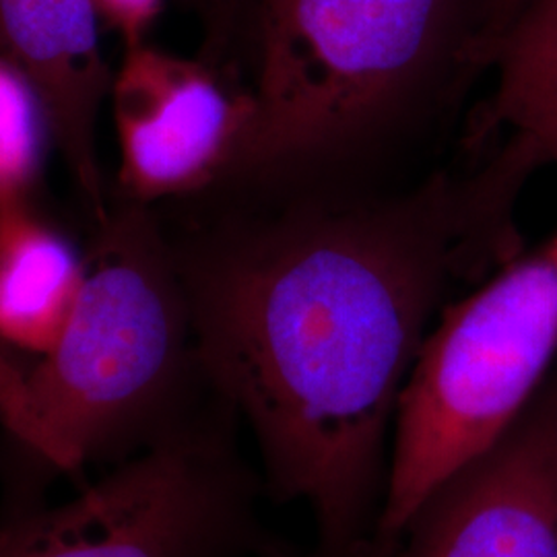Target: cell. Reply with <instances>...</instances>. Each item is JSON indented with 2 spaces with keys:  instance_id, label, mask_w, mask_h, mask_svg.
Masks as SVG:
<instances>
[{
  "instance_id": "obj_1",
  "label": "cell",
  "mask_w": 557,
  "mask_h": 557,
  "mask_svg": "<svg viewBox=\"0 0 557 557\" xmlns=\"http://www.w3.org/2000/svg\"><path fill=\"white\" fill-rule=\"evenodd\" d=\"M533 174L492 145L393 182L220 186L236 202L168 234L202 376L310 510V557H379L405 382L442 310L522 250Z\"/></svg>"
},
{
  "instance_id": "obj_2",
  "label": "cell",
  "mask_w": 557,
  "mask_h": 557,
  "mask_svg": "<svg viewBox=\"0 0 557 557\" xmlns=\"http://www.w3.org/2000/svg\"><path fill=\"white\" fill-rule=\"evenodd\" d=\"M490 0H252L255 122L220 186L376 184L485 73ZM242 73V71H239Z\"/></svg>"
},
{
  "instance_id": "obj_3",
  "label": "cell",
  "mask_w": 557,
  "mask_h": 557,
  "mask_svg": "<svg viewBox=\"0 0 557 557\" xmlns=\"http://www.w3.org/2000/svg\"><path fill=\"white\" fill-rule=\"evenodd\" d=\"M75 312L32 368L11 361L0 421L64 471L147 446L193 418L200 370L174 248L153 207L126 202L98 223Z\"/></svg>"
},
{
  "instance_id": "obj_4",
  "label": "cell",
  "mask_w": 557,
  "mask_h": 557,
  "mask_svg": "<svg viewBox=\"0 0 557 557\" xmlns=\"http://www.w3.org/2000/svg\"><path fill=\"white\" fill-rule=\"evenodd\" d=\"M557 361V230L448 304L398 398L379 557H397L419 506L485 455Z\"/></svg>"
},
{
  "instance_id": "obj_5",
  "label": "cell",
  "mask_w": 557,
  "mask_h": 557,
  "mask_svg": "<svg viewBox=\"0 0 557 557\" xmlns=\"http://www.w3.org/2000/svg\"><path fill=\"white\" fill-rule=\"evenodd\" d=\"M255 492L223 419L195 413L77 498L0 524V557H296Z\"/></svg>"
},
{
  "instance_id": "obj_6",
  "label": "cell",
  "mask_w": 557,
  "mask_h": 557,
  "mask_svg": "<svg viewBox=\"0 0 557 557\" xmlns=\"http://www.w3.org/2000/svg\"><path fill=\"white\" fill-rule=\"evenodd\" d=\"M120 145V197L153 207L218 188L255 122L238 71L143 41L124 48L110 85Z\"/></svg>"
},
{
  "instance_id": "obj_7",
  "label": "cell",
  "mask_w": 557,
  "mask_h": 557,
  "mask_svg": "<svg viewBox=\"0 0 557 557\" xmlns=\"http://www.w3.org/2000/svg\"><path fill=\"white\" fill-rule=\"evenodd\" d=\"M397 557H557V379L419 506Z\"/></svg>"
},
{
  "instance_id": "obj_8",
  "label": "cell",
  "mask_w": 557,
  "mask_h": 557,
  "mask_svg": "<svg viewBox=\"0 0 557 557\" xmlns=\"http://www.w3.org/2000/svg\"><path fill=\"white\" fill-rule=\"evenodd\" d=\"M94 0H0V57L38 94L81 197L96 223L110 207L98 153V120L114 73L103 59Z\"/></svg>"
},
{
  "instance_id": "obj_9",
  "label": "cell",
  "mask_w": 557,
  "mask_h": 557,
  "mask_svg": "<svg viewBox=\"0 0 557 557\" xmlns=\"http://www.w3.org/2000/svg\"><path fill=\"white\" fill-rule=\"evenodd\" d=\"M494 85L467 120V147L504 140L557 174V0H529L499 38Z\"/></svg>"
},
{
  "instance_id": "obj_10",
  "label": "cell",
  "mask_w": 557,
  "mask_h": 557,
  "mask_svg": "<svg viewBox=\"0 0 557 557\" xmlns=\"http://www.w3.org/2000/svg\"><path fill=\"white\" fill-rule=\"evenodd\" d=\"M25 197L0 199V343L40 358L75 312L87 259Z\"/></svg>"
},
{
  "instance_id": "obj_11",
  "label": "cell",
  "mask_w": 557,
  "mask_h": 557,
  "mask_svg": "<svg viewBox=\"0 0 557 557\" xmlns=\"http://www.w3.org/2000/svg\"><path fill=\"white\" fill-rule=\"evenodd\" d=\"M44 114L32 83L0 57V184L7 195H27L41 158Z\"/></svg>"
},
{
  "instance_id": "obj_12",
  "label": "cell",
  "mask_w": 557,
  "mask_h": 557,
  "mask_svg": "<svg viewBox=\"0 0 557 557\" xmlns=\"http://www.w3.org/2000/svg\"><path fill=\"white\" fill-rule=\"evenodd\" d=\"M250 2L252 0H184L202 25L207 59L234 64Z\"/></svg>"
},
{
  "instance_id": "obj_13",
  "label": "cell",
  "mask_w": 557,
  "mask_h": 557,
  "mask_svg": "<svg viewBox=\"0 0 557 557\" xmlns=\"http://www.w3.org/2000/svg\"><path fill=\"white\" fill-rule=\"evenodd\" d=\"M101 23L114 29L124 48L149 41V34L160 20L165 0H94Z\"/></svg>"
},
{
  "instance_id": "obj_14",
  "label": "cell",
  "mask_w": 557,
  "mask_h": 557,
  "mask_svg": "<svg viewBox=\"0 0 557 557\" xmlns=\"http://www.w3.org/2000/svg\"><path fill=\"white\" fill-rule=\"evenodd\" d=\"M529 0H490L487 7V20H485V29H483V40H481V62L487 73L492 52L496 48L499 38L506 34V29L517 20L518 13L524 9Z\"/></svg>"
},
{
  "instance_id": "obj_15",
  "label": "cell",
  "mask_w": 557,
  "mask_h": 557,
  "mask_svg": "<svg viewBox=\"0 0 557 557\" xmlns=\"http://www.w3.org/2000/svg\"><path fill=\"white\" fill-rule=\"evenodd\" d=\"M4 345L0 343V405H2V391H4V379H7V372H9V366L13 359L7 356V351L2 349Z\"/></svg>"
},
{
  "instance_id": "obj_16",
  "label": "cell",
  "mask_w": 557,
  "mask_h": 557,
  "mask_svg": "<svg viewBox=\"0 0 557 557\" xmlns=\"http://www.w3.org/2000/svg\"><path fill=\"white\" fill-rule=\"evenodd\" d=\"M4 197H20V195H7L4 188H2V184H0V199H4Z\"/></svg>"
}]
</instances>
